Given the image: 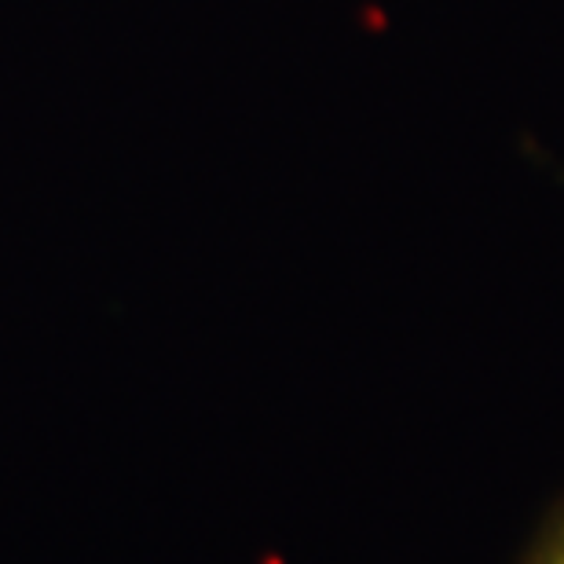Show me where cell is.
Here are the masks:
<instances>
[{"mask_svg":"<svg viewBox=\"0 0 564 564\" xmlns=\"http://www.w3.org/2000/svg\"><path fill=\"white\" fill-rule=\"evenodd\" d=\"M517 564H564V499L550 506L543 521L535 524Z\"/></svg>","mask_w":564,"mask_h":564,"instance_id":"obj_1","label":"cell"}]
</instances>
